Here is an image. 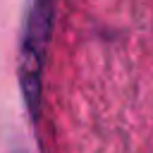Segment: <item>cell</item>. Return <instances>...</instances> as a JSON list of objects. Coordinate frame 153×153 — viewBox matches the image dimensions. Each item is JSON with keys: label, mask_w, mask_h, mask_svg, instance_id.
I'll use <instances>...</instances> for the list:
<instances>
[{"label": "cell", "mask_w": 153, "mask_h": 153, "mask_svg": "<svg viewBox=\"0 0 153 153\" xmlns=\"http://www.w3.org/2000/svg\"><path fill=\"white\" fill-rule=\"evenodd\" d=\"M53 14H55V0H31L19 43V86L26 110L33 120H38L41 115L43 65L53 29Z\"/></svg>", "instance_id": "cell-1"}]
</instances>
